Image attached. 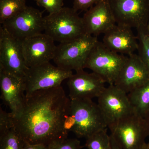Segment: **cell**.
<instances>
[{
    "label": "cell",
    "instance_id": "8fae6325",
    "mask_svg": "<svg viewBox=\"0 0 149 149\" xmlns=\"http://www.w3.org/2000/svg\"><path fill=\"white\" fill-rule=\"evenodd\" d=\"M44 17L39 10L27 6L4 22L2 26L14 37L22 41L44 31Z\"/></svg>",
    "mask_w": 149,
    "mask_h": 149
},
{
    "label": "cell",
    "instance_id": "484cf974",
    "mask_svg": "<svg viewBox=\"0 0 149 149\" xmlns=\"http://www.w3.org/2000/svg\"><path fill=\"white\" fill-rule=\"evenodd\" d=\"M101 0H74L72 8L76 11H87Z\"/></svg>",
    "mask_w": 149,
    "mask_h": 149
},
{
    "label": "cell",
    "instance_id": "5b68a950",
    "mask_svg": "<svg viewBox=\"0 0 149 149\" xmlns=\"http://www.w3.org/2000/svg\"><path fill=\"white\" fill-rule=\"evenodd\" d=\"M127 56L113 52L99 42L89 55L85 68L91 70L109 85L114 84Z\"/></svg>",
    "mask_w": 149,
    "mask_h": 149
},
{
    "label": "cell",
    "instance_id": "30bf717a",
    "mask_svg": "<svg viewBox=\"0 0 149 149\" xmlns=\"http://www.w3.org/2000/svg\"><path fill=\"white\" fill-rule=\"evenodd\" d=\"M29 68L26 65L21 41L0 27V69L24 78Z\"/></svg>",
    "mask_w": 149,
    "mask_h": 149
},
{
    "label": "cell",
    "instance_id": "7c38bea8",
    "mask_svg": "<svg viewBox=\"0 0 149 149\" xmlns=\"http://www.w3.org/2000/svg\"><path fill=\"white\" fill-rule=\"evenodd\" d=\"M52 38L41 33L21 41L22 49L28 68L49 62L53 60L56 46Z\"/></svg>",
    "mask_w": 149,
    "mask_h": 149
},
{
    "label": "cell",
    "instance_id": "8992f818",
    "mask_svg": "<svg viewBox=\"0 0 149 149\" xmlns=\"http://www.w3.org/2000/svg\"><path fill=\"white\" fill-rule=\"evenodd\" d=\"M110 135L121 149H143L148 136L146 121L134 112L109 129Z\"/></svg>",
    "mask_w": 149,
    "mask_h": 149
},
{
    "label": "cell",
    "instance_id": "7a4b0ae2",
    "mask_svg": "<svg viewBox=\"0 0 149 149\" xmlns=\"http://www.w3.org/2000/svg\"><path fill=\"white\" fill-rule=\"evenodd\" d=\"M69 119L70 131L77 138L86 139L107 128L98 105L90 99L70 100Z\"/></svg>",
    "mask_w": 149,
    "mask_h": 149
},
{
    "label": "cell",
    "instance_id": "ac0fdd59",
    "mask_svg": "<svg viewBox=\"0 0 149 149\" xmlns=\"http://www.w3.org/2000/svg\"><path fill=\"white\" fill-rule=\"evenodd\" d=\"M128 96L134 112L145 118L149 113V80Z\"/></svg>",
    "mask_w": 149,
    "mask_h": 149
},
{
    "label": "cell",
    "instance_id": "f1b7e54d",
    "mask_svg": "<svg viewBox=\"0 0 149 149\" xmlns=\"http://www.w3.org/2000/svg\"><path fill=\"white\" fill-rule=\"evenodd\" d=\"M146 121L147 127H148V137L149 138V113L146 116L145 118ZM148 143H149V141Z\"/></svg>",
    "mask_w": 149,
    "mask_h": 149
},
{
    "label": "cell",
    "instance_id": "f546056e",
    "mask_svg": "<svg viewBox=\"0 0 149 149\" xmlns=\"http://www.w3.org/2000/svg\"><path fill=\"white\" fill-rule=\"evenodd\" d=\"M145 30H146V32H147V34L149 35V21L147 24L146 27L145 28Z\"/></svg>",
    "mask_w": 149,
    "mask_h": 149
},
{
    "label": "cell",
    "instance_id": "4dcf8cb0",
    "mask_svg": "<svg viewBox=\"0 0 149 149\" xmlns=\"http://www.w3.org/2000/svg\"><path fill=\"white\" fill-rule=\"evenodd\" d=\"M143 149H149V143H147V144Z\"/></svg>",
    "mask_w": 149,
    "mask_h": 149
},
{
    "label": "cell",
    "instance_id": "44dd1931",
    "mask_svg": "<svg viewBox=\"0 0 149 149\" xmlns=\"http://www.w3.org/2000/svg\"><path fill=\"white\" fill-rule=\"evenodd\" d=\"M25 144L14 127L0 133V149H22Z\"/></svg>",
    "mask_w": 149,
    "mask_h": 149
},
{
    "label": "cell",
    "instance_id": "1f68e13d",
    "mask_svg": "<svg viewBox=\"0 0 149 149\" xmlns=\"http://www.w3.org/2000/svg\"><path fill=\"white\" fill-rule=\"evenodd\" d=\"M34 1H35L36 2H37V1H39V0H34Z\"/></svg>",
    "mask_w": 149,
    "mask_h": 149
},
{
    "label": "cell",
    "instance_id": "cb8c5ba5",
    "mask_svg": "<svg viewBox=\"0 0 149 149\" xmlns=\"http://www.w3.org/2000/svg\"><path fill=\"white\" fill-rule=\"evenodd\" d=\"M39 6L44 8L51 14L57 12L63 7V0H39L36 2Z\"/></svg>",
    "mask_w": 149,
    "mask_h": 149
},
{
    "label": "cell",
    "instance_id": "52a82bcc",
    "mask_svg": "<svg viewBox=\"0 0 149 149\" xmlns=\"http://www.w3.org/2000/svg\"><path fill=\"white\" fill-rule=\"evenodd\" d=\"M97 104L109 130L135 112L128 94L114 84L104 89L97 98Z\"/></svg>",
    "mask_w": 149,
    "mask_h": 149
},
{
    "label": "cell",
    "instance_id": "5bb4252c",
    "mask_svg": "<svg viewBox=\"0 0 149 149\" xmlns=\"http://www.w3.org/2000/svg\"><path fill=\"white\" fill-rule=\"evenodd\" d=\"M0 88L1 99L12 116L16 117L22 111L26 98L23 78L0 69Z\"/></svg>",
    "mask_w": 149,
    "mask_h": 149
},
{
    "label": "cell",
    "instance_id": "277c9868",
    "mask_svg": "<svg viewBox=\"0 0 149 149\" xmlns=\"http://www.w3.org/2000/svg\"><path fill=\"white\" fill-rule=\"evenodd\" d=\"M99 42L97 37L85 34L79 38L56 46L54 62L65 70L75 72L85 68L86 61Z\"/></svg>",
    "mask_w": 149,
    "mask_h": 149
},
{
    "label": "cell",
    "instance_id": "e0dca14e",
    "mask_svg": "<svg viewBox=\"0 0 149 149\" xmlns=\"http://www.w3.org/2000/svg\"><path fill=\"white\" fill-rule=\"evenodd\" d=\"M138 41L131 28L116 24L104 34L102 43L110 50L128 56L138 51Z\"/></svg>",
    "mask_w": 149,
    "mask_h": 149
},
{
    "label": "cell",
    "instance_id": "9a60e30c",
    "mask_svg": "<svg viewBox=\"0 0 149 149\" xmlns=\"http://www.w3.org/2000/svg\"><path fill=\"white\" fill-rule=\"evenodd\" d=\"M149 80V72L137 54L127 59L114 85L128 94Z\"/></svg>",
    "mask_w": 149,
    "mask_h": 149
},
{
    "label": "cell",
    "instance_id": "7402d4cb",
    "mask_svg": "<svg viewBox=\"0 0 149 149\" xmlns=\"http://www.w3.org/2000/svg\"><path fill=\"white\" fill-rule=\"evenodd\" d=\"M137 32L139 41L138 55L149 72V36L145 28L137 29Z\"/></svg>",
    "mask_w": 149,
    "mask_h": 149
},
{
    "label": "cell",
    "instance_id": "603a6c76",
    "mask_svg": "<svg viewBox=\"0 0 149 149\" xmlns=\"http://www.w3.org/2000/svg\"><path fill=\"white\" fill-rule=\"evenodd\" d=\"M48 149H81L80 141L77 139H67L59 140L50 144Z\"/></svg>",
    "mask_w": 149,
    "mask_h": 149
},
{
    "label": "cell",
    "instance_id": "4fadbf2b",
    "mask_svg": "<svg viewBox=\"0 0 149 149\" xmlns=\"http://www.w3.org/2000/svg\"><path fill=\"white\" fill-rule=\"evenodd\" d=\"M68 80L70 100L97 98L106 88V83L100 76L84 70L76 72Z\"/></svg>",
    "mask_w": 149,
    "mask_h": 149
},
{
    "label": "cell",
    "instance_id": "ffe728a7",
    "mask_svg": "<svg viewBox=\"0 0 149 149\" xmlns=\"http://www.w3.org/2000/svg\"><path fill=\"white\" fill-rule=\"evenodd\" d=\"M107 129H103L86 138L85 146L88 149H112L111 139Z\"/></svg>",
    "mask_w": 149,
    "mask_h": 149
},
{
    "label": "cell",
    "instance_id": "9c48e42d",
    "mask_svg": "<svg viewBox=\"0 0 149 149\" xmlns=\"http://www.w3.org/2000/svg\"><path fill=\"white\" fill-rule=\"evenodd\" d=\"M116 24L145 28L149 21V0H108Z\"/></svg>",
    "mask_w": 149,
    "mask_h": 149
},
{
    "label": "cell",
    "instance_id": "2e32d148",
    "mask_svg": "<svg viewBox=\"0 0 149 149\" xmlns=\"http://www.w3.org/2000/svg\"><path fill=\"white\" fill-rule=\"evenodd\" d=\"M82 18L86 34L97 37L116 24L108 0H101L86 11Z\"/></svg>",
    "mask_w": 149,
    "mask_h": 149
},
{
    "label": "cell",
    "instance_id": "83f0119b",
    "mask_svg": "<svg viewBox=\"0 0 149 149\" xmlns=\"http://www.w3.org/2000/svg\"><path fill=\"white\" fill-rule=\"evenodd\" d=\"M111 146L112 149H121L118 145L116 143L114 139L113 138V137L111 136Z\"/></svg>",
    "mask_w": 149,
    "mask_h": 149
},
{
    "label": "cell",
    "instance_id": "4316f807",
    "mask_svg": "<svg viewBox=\"0 0 149 149\" xmlns=\"http://www.w3.org/2000/svg\"><path fill=\"white\" fill-rule=\"evenodd\" d=\"M22 149H48V148L47 146L43 144H32L25 143Z\"/></svg>",
    "mask_w": 149,
    "mask_h": 149
},
{
    "label": "cell",
    "instance_id": "ba28073f",
    "mask_svg": "<svg viewBox=\"0 0 149 149\" xmlns=\"http://www.w3.org/2000/svg\"><path fill=\"white\" fill-rule=\"evenodd\" d=\"M73 74L72 71L54 66L50 62L29 68L23 78L25 95L36 91L61 86L62 82Z\"/></svg>",
    "mask_w": 149,
    "mask_h": 149
},
{
    "label": "cell",
    "instance_id": "6da1fadb",
    "mask_svg": "<svg viewBox=\"0 0 149 149\" xmlns=\"http://www.w3.org/2000/svg\"><path fill=\"white\" fill-rule=\"evenodd\" d=\"M70 100L62 86L26 95L22 111L13 117L14 128L25 143L47 146L68 138Z\"/></svg>",
    "mask_w": 149,
    "mask_h": 149
},
{
    "label": "cell",
    "instance_id": "d6986e66",
    "mask_svg": "<svg viewBox=\"0 0 149 149\" xmlns=\"http://www.w3.org/2000/svg\"><path fill=\"white\" fill-rule=\"evenodd\" d=\"M27 6L25 0H0V23L2 24Z\"/></svg>",
    "mask_w": 149,
    "mask_h": 149
},
{
    "label": "cell",
    "instance_id": "d4e9b609",
    "mask_svg": "<svg viewBox=\"0 0 149 149\" xmlns=\"http://www.w3.org/2000/svg\"><path fill=\"white\" fill-rule=\"evenodd\" d=\"M13 117L10 113H8L0 109V133L13 127Z\"/></svg>",
    "mask_w": 149,
    "mask_h": 149
},
{
    "label": "cell",
    "instance_id": "3957f363",
    "mask_svg": "<svg viewBox=\"0 0 149 149\" xmlns=\"http://www.w3.org/2000/svg\"><path fill=\"white\" fill-rule=\"evenodd\" d=\"M44 31L60 43L74 40L86 34L82 17L73 8L63 7L44 17Z\"/></svg>",
    "mask_w": 149,
    "mask_h": 149
}]
</instances>
